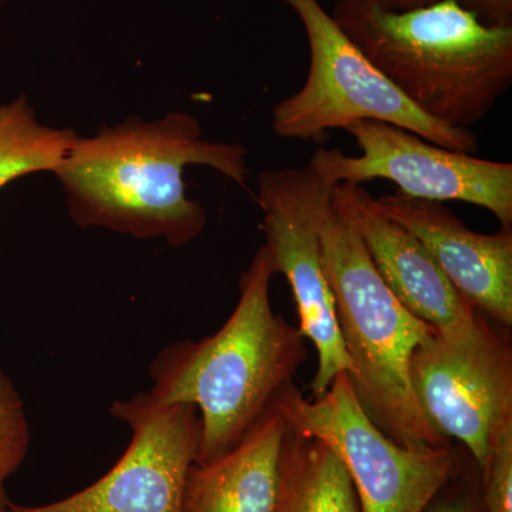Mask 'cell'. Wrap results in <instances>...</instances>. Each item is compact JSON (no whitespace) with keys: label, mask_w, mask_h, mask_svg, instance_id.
<instances>
[{"label":"cell","mask_w":512,"mask_h":512,"mask_svg":"<svg viewBox=\"0 0 512 512\" xmlns=\"http://www.w3.org/2000/svg\"><path fill=\"white\" fill-rule=\"evenodd\" d=\"M248 151L202 138L200 121L168 113L137 116L93 137H79L55 171L77 227L106 228L138 239L184 247L207 225L201 202L187 197L184 170L205 165L247 188Z\"/></svg>","instance_id":"cell-1"},{"label":"cell","mask_w":512,"mask_h":512,"mask_svg":"<svg viewBox=\"0 0 512 512\" xmlns=\"http://www.w3.org/2000/svg\"><path fill=\"white\" fill-rule=\"evenodd\" d=\"M333 207L352 224L384 284L407 311L444 336L466 332L478 313L451 285L419 239L384 215L359 184H338Z\"/></svg>","instance_id":"cell-11"},{"label":"cell","mask_w":512,"mask_h":512,"mask_svg":"<svg viewBox=\"0 0 512 512\" xmlns=\"http://www.w3.org/2000/svg\"><path fill=\"white\" fill-rule=\"evenodd\" d=\"M3 0H0V5H2Z\"/></svg>","instance_id":"cell-21"},{"label":"cell","mask_w":512,"mask_h":512,"mask_svg":"<svg viewBox=\"0 0 512 512\" xmlns=\"http://www.w3.org/2000/svg\"><path fill=\"white\" fill-rule=\"evenodd\" d=\"M335 187L326 184L311 165L276 168L258 177L256 202L262 211L261 229L275 274L291 286L298 313V330L318 352V370L311 382L319 399L340 373H352V360L343 345L322 254L319 224Z\"/></svg>","instance_id":"cell-8"},{"label":"cell","mask_w":512,"mask_h":512,"mask_svg":"<svg viewBox=\"0 0 512 512\" xmlns=\"http://www.w3.org/2000/svg\"><path fill=\"white\" fill-rule=\"evenodd\" d=\"M332 18L373 66L431 119L470 128L512 84V26L487 25L454 0L407 10L336 0Z\"/></svg>","instance_id":"cell-3"},{"label":"cell","mask_w":512,"mask_h":512,"mask_svg":"<svg viewBox=\"0 0 512 512\" xmlns=\"http://www.w3.org/2000/svg\"><path fill=\"white\" fill-rule=\"evenodd\" d=\"M343 130L363 154L318 148L309 165L325 183L362 185L380 178L412 198L477 205L490 211L501 228L512 227L511 163L448 150L383 121H355Z\"/></svg>","instance_id":"cell-9"},{"label":"cell","mask_w":512,"mask_h":512,"mask_svg":"<svg viewBox=\"0 0 512 512\" xmlns=\"http://www.w3.org/2000/svg\"><path fill=\"white\" fill-rule=\"evenodd\" d=\"M387 218L419 239L451 285L474 309L512 325V227L478 234L444 202L400 191L376 198Z\"/></svg>","instance_id":"cell-12"},{"label":"cell","mask_w":512,"mask_h":512,"mask_svg":"<svg viewBox=\"0 0 512 512\" xmlns=\"http://www.w3.org/2000/svg\"><path fill=\"white\" fill-rule=\"evenodd\" d=\"M384 9L407 10L416 8V0H376Z\"/></svg>","instance_id":"cell-20"},{"label":"cell","mask_w":512,"mask_h":512,"mask_svg":"<svg viewBox=\"0 0 512 512\" xmlns=\"http://www.w3.org/2000/svg\"><path fill=\"white\" fill-rule=\"evenodd\" d=\"M439 0H416V8L430 5ZM487 25L512 26V0H454Z\"/></svg>","instance_id":"cell-18"},{"label":"cell","mask_w":512,"mask_h":512,"mask_svg":"<svg viewBox=\"0 0 512 512\" xmlns=\"http://www.w3.org/2000/svg\"><path fill=\"white\" fill-rule=\"evenodd\" d=\"M323 272L357 400L380 430L407 448L446 446L417 406L410 384L414 349L436 329L416 318L384 284L362 239L335 207L319 224Z\"/></svg>","instance_id":"cell-4"},{"label":"cell","mask_w":512,"mask_h":512,"mask_svg":"<svg viewBox=\"0 0 512 512\" xmlns=\"http://www.w3.org/2000/svg\"><path fill=\"white\" fill-rule=\"evenodd\" d=\"M424 512H474V510L470 504L464 503V501H447V503L427 508Z\"/></svg>","instance_id":"cell-19"},{"label":"cell","mask_w":512,"mask_h":512,"mask_svg":"<svg viewBox=\"0 0 512 512\" xmlns=\"http://www.w3.org/2000/svg\"><path fill=\"white\" fill-rule=\"evenodd\" d=\"M30 431L25 406L12 380L0 369V512H9L6 481L28 454Z\"/></svg>","instance_id":"cell-16"},{"label":"cell","mask_w":512,"mask_h":512,"mask_svg":"<svg viewBox=\"0 0 512 512\" xmlns=\"http://www.w3.org/2000/svg\"><path fill=\"white\" fill-rule=\"evenodd\" d=\"M77 140L70 128L40 123L26 96L0 104V188L23 175L55 174Z\"/></svg>","instance_id":"cell-15"},{"label":"cell","mask_w":512,"mask_h":512,"mask_svg":"<svg viewBox=\"0 0 512 512\" xmlns=\"http://www.w3.org/2000/svg\"><path fill=\"white\" fill-rule=\"evenodd\" d=\"M133 439L96 483L45 505L10 504L9 512H181L188 471L197 460L201 417L190 403L161 404L150 393L110 409Z\"/></svg>","instance_id":"cell-10"},{"label":"cell","mask_w":512,"mask_h":512,"mask_svg":"<svg viewBox=\"0 0 512 512\" xmlns=\"http://www.w3.org/2000/svg\"><path fill=\"white\" fill-rule=\"evenodd\" d=\"M409 373L424 419L444 439L461 441L485 476L495 437L512 423L510 343L478 315L466 332L423 340Z\"/></svg>","instance_id":"cell-7"},{"label":"cell","mask_w":512,"mask_h":512,"mask_svg":"<svg viewBox=\"0 0 512 512\" xmlns=\"http://www.w3.org/2000/svg\"><path fill=\"white\" fill-rule=\"evenodd\" d=\"M272 512H360L348 470L325 441L286 430Z\"/></svg>","instance_id":"cell-14"},{"label":"cell","mask_w":512,"mask_h":512,"mask_svg":"<svg viewBox=\"0 0 512 512\" xmlns=\"http://www.w3.org/2000/svg\"><path fill=\"white\" fill-rule=\"evenodd\" d=\"M298 16L309 47V72L292 96L278 101L272 128L282 138L322 143L330 130L376 120L412 131L436 146L474 154L478 138L421 113L340 29L319 0H281Z\"/></svg>","instance_id":"cell-5"},{"label":"cell","mask_w":512,"mask_h":512,"mask_svg":"<svg viewBox=\"0 0 512 512\" xmlns=\"http://www.w3.org/2000/svg\"><path fill=\"white\" fill-rule=\"evenodd\" d=\"M274 275L262 245L241 274L239 301L225 325L200 342L171 343L151 362L148 393L158 403H190L200 412L195 464L237 447L308 357L301 332L272 309Z\"/></svg>","instance_id":"cell-2"},{"label":"cell","mask_w":512,"mask_h":512,"mask_svg":"<svg viewBox=\"0 0 512 512\" xmlns=\"http://www.w3.org/2000/svg\"><path fill=\"white\" fill-rule=\"evenodd\" d=\"M484 483L488 511L512 512V423L495 437Z\"/></svg>","instance_id":"cell-17"},{"label":"cell","mask_w":512,"mask_h":512,"mask_svg":"<svg viewBox=\"0 0 512 512\" xmlns=\"http://www.w3.org/2000/svg\"><path fill=\"white\" fill-rule=\"evenodd\" d=\"M272 409L286 427L333 448L348 470L360 512H424L456 473L447 446L407 448L387 437L357 400L348 373L335 377L319 399L288 384Z\"/></svg>","instance_id":"cell-6"},{"label":"cell","mask_w":512,"mask_h":512,"mask_svg":"<svg viewBox=\"0 0 512 512\" xmlns=\"http://www.w3.org/2000/svg\"><path fill=\"white\" fill-rule=\"evenodd\" d=\"M286 423L275 409L229 453L192 464L181 512H272Z\"/></svg>","instance_id":"cell-13"}]
</instances>
